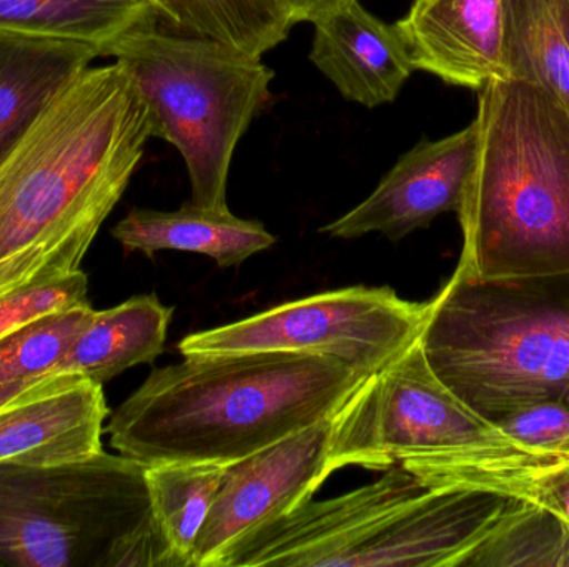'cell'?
Here are the masks:
<instances>
[{
	"label": "cell",
	"instance_id": "d4e9b609",
	"mask_svg": "<svg viewBox=\"0 0 569 567\" xmlns=\"http://www.w3.org/2000/svg\"><path fill=\"white\" fill-rule=\"evenodd\" d=\"M89 302V279L82 270L0 296V338L49 313Z\"/></svg>",
	"mask_w": 569,
	"mask_h": 567
},
{
	"label": "cell",
	"instance_id": "7a4b0ae2",
	"mask_svg": "<svg viewBox=\"0 0 569 567\" xmlns=\"http://www.w3.org/2000/svg\"><path fill=\"white\" fill-rule=\"evenodd\" d=\"M367 376L330 356L227 353L157 368L103 433L143 466L232 465L333 418Z\"/></svg>",
	"mask_w": 569,
	"mask_h": 567
},
{
	"label": "cell",
	"instance_id": "5bb4252c",
	"mask_svg": "<svg viewBox=\"0 0 569 567\" xmlns=\"http://www.w3.org/2000/svg\"><path fill=\"white\" fill-rule=\"evenodd\" d=\"M310 60L343 99L367 109L400 95L415 67L398 27L348 0L315 20Z\"/></svg>",
	"mask_w": 569,
	"mask_h": 567
},
{
	"label": "cell",
	"instance_id": "e0dca14e",
	"mask_svg": "<svg viewBox=\"0 0 569 567\" xmlns=\"http://www.w3.org/2000/svg\"><path fill=\"white\" fill-rule=\"evenodd\" d=\"M173 306L157 295H139L96 312L60 362L59 373H76L103 385L137 365H152L166 350Z\"/></svg>",
	"mask_w": 569,
	"mask_h": 567
},
{
	"label": "cell",
	"instance_id": "ba28073f",
	"mask_svg": "<svg viewBox=\"0 0 569 567\" xmlns=\"http://www.w3.org/2000/svg\"><path fill=\"white\" fill-rule=\"evenodd\" d=\"M515 446L440 382L417 340L368 375L331 418L328 472L387 469L413 456L475 458Z\"/></svg>",
	"mask_w": 569,
	"mask_h": 567
},
{
	"label": "cell",
	"instance_id": "9c48e42d",
	"mask_svg": "<svg viewBox=\"0 0 569 567\" xmlns=\"http://www.w3.org/2000/svg\"><path fill=\"white\" fill-rule=\"evenodd\" d=\"M428 303L400 298L390 286H350L273 306L179 343L182 356L295 353L330 356L368 376L418 338Z\"/></svg>",
	"mask_w": 569,
	"mask_h": 567
},
{
	"label": "cell",
	"instance_id": "2e32d148",
	"mask_svg": "<svg viewBox=\"0 0 569 567\" xmlns=\"http://www.w3.org/2000/svg\"><path fill=\"white\" fill-rule=\"evenodd\" d=\"M97 57L86 43L0 32V159Z\"/></svg>",
	"mask_w": 569,
	"mask_h": 567
},
{
	"label": "cell",
	"instance_id": "5b68a950",
	"mask_svg": "<svg viewBox=\"0 0 569 567\" xmlns=\"http://www.w3.org/2000/svg\"><path fill=\"white\" fill-rule=\"evenodd\" d=\"M511 496L431 489L395 463L370 485L313 498L237 543L217 567H460Z\"/></svg>",
	"mask_w": 569,
	"mask_h": 567
},
{
	"label": "cell",
	"instance_id": "9a60e30c",
	"mask_svg": "<svg viewBox=\"0 0 569 567\" xmlns=\"http://www.w3.org/2000/svg\"><path fill=\"white\" fill-rule=\"evenodd\" d=\"M112 236L129 252L152 259L157 252L199 253L222 269L237 266L256 253L266 252L276 236L256 220H243L229 210L193 205L176 212L133 209L112 229Z\"/></svg>",
	"mask_w": 569,
	"mask_h": 567
},
{
	"label": "cell",
	"instance_id": "52a82bcc",
	"mask_svg": "<svg viewBox=\"0 0 569 567\" xmlns=\"http://www.w3.org/2000/svg\"><path fill=\"white\" fill-rule=\"evenodd\" d=\"M107 57L126 69L146 102L152 135L172 143L189 172L193 205L229 210L227 183L240 139L272 100L276 72L229 43L137 27Z\"/></svg>",
	"mask_w": 569,
	"mask_h": 567
},
{
	"label": "cell",
	"instance_id": "4fadbf2b",
	"mask_svg": "<svg viewBox=\"0 0 569 567\" xmlns=\"http://www.w3.org/2000/svg\"><path fill=\"white\" fill-rule=\"evenodd\" d=\"M503 0H415L400 30L415 70L481 90L505 79Z\"/></svg>",
	"mask_w": 569,
	"mask_h": 567
},
{
	"label": "cell",
	"instance_id": "8fae6325",
	"mask_svg": "<svg viewBox=\"0 0 569 567\" xmlns=\"http://www.w3.org/2000/svg\"><path fill=\"white\" fill-rule=\"evenodd\" d=\"M477 150L475 120L445 139L421 140L398 159L360 205L321 232L343 240L381 233L397 242L430 225L441 213L460 212Z\"/></svg>",
	"mask_w": 569,
	"mask_h": 567
},
{
	"label": "cell",
	"instance_id": "484cf974",
	"mask_svg": "<svg viewBox=\"0 0 569 567\" xmlns=\"http://www.w3.org/2000/svg\"><path fill=\"white\" fill-rule=\"evenodd\" d=\"M493 426L515 445L538 458L569 456V409L557 403L517 409L498 419Z\"/></svg>",
	"mask_w": 569,
	"mask_h": 567
},
{
	"label": "cell",
	"instance_id": "8992f818",
	"mask_svg": "<svg viewBox=\"0 0 569 567\" xmlns=\"http://www.w3.org/2000/svg\"><path fill=\"white\" fill-rule=\"evenodd\" d=\"M146 469L103 449L59 465H0V567H179Z\"/></svg>",
	"mask_w": 569,
	"mask_h": 567
},
{
	"label": "cell",
	"instance_id": "d6986e66",
	"mask_svg": "<svg viewBox=\"0 0 569 567\" xmlns=\"http://www.w3.org/2000/svg\"><path fill=\"white\" fill-rule=\"evenodd\" d=\"M505 79L533 83L569 112V0H503Z\"/></svg>",
	"mask_w": 569,
	"mask_h": 567
},
{
	"label": "cell",
	"instance_id": "cb8c5ba5",
	"mask_svg": "<svg viewBox=\"0 0 569 567\" xmlns=\"http://www.w3.org/2000/svg\"><path fill=\"white\" fill-rule=\"evenodd\" d=\"M450 488L485 489L547 506L569 525V458H517L461 476Z\"/></svg>",
	"mask_w": 569,
	"mask_h": 567
},
{
	"label": "cell",
	"instance_id": "603a6c76",
	"mask_svg": "<svg viewBox=\"0 0 569 567\" xmlns=\"http://www.w3.org/2000/svg\"><path fill=\"white\" fill-rule=\"evenodd\" d=\"M90 303L49 313L0 338V385L59 373L73 340L89 323Z\"/></svg>",
	"mask_w": 569,
	"mask_h": 567
},
{
	"label": "cell",
	"instance_id": "83f0119b",
	"mask_svg": "<svg viewBox=\"0 0 569 567\" xmlns=\"http://www.w3.org/2000/svg\"><path fill=\"white\" fill-rule=\"evenodd\" d=\"M53 375H56V373H53ZM43 378H46V376H42V378L23 379V382L3 383V385H0V409L9 405V403H12L13 399L22 396L23 393L29 392L32 386L42 382Z\"/></svg>",
	"mask_w": 569,
	"mask_h": 567
},
{
	"label": "cell",
	"instance_id": "ffe728a7",
	"mask_svg": "<svg viewBox=\"0 0 569 567\" xmlns=\"http://www.w3.org/2000/svg\"><path fill=\"white\" fill-rule=\"evenodd\" d=\"M159 26L229 43L262 57L288 39L293 22L277 0H150Z\"/></svg>",
	"mask_w": 569,
	"mask_h": 567
},
{
	"label": "cell",
	"instance_id": "6da1fadb",
	"mask_svg": "<svg viewBox=\"0 0 569 567\" xmlns=\"http://www.w3.org/2000/svg\"><path fill=\"white\" fill-rule=\"evenodd\" d=\"M119 62L77 75L0 159V296L79 272L152 139Z\"/></svg>",
	"mask_w": 569,
	"mask_h": 567
},
{
	"label": "cell",
	"instance_id": "3957f363",
	"mask_svg": "<svg viewBox=\"0 0 569 567\" xmlns=\"http://www.w3.org/2000/svg\"><path fill=\"white\" fill-rule=\"evenodd\" d=\"M478 150L457 213L461 265L480 276L569 272V112L541 87L480 90Z\"/></svg>",
	"mask_w": 569,
	"mask_h": 567
},
{
	"label": "cell",
	"instance_id": "30bf717a",
	"mask_svg": "<svg viewBox=\"0 0 569 567\" xmlns=\"http://www.w3.org/2000/svg\"><path fill=\"white\" fill-rule=\"evenodd\" d=\"M331 418L226 466L193 548L192 567H217L246 536L313 498L330 478Z\"/></svg>",
	"mask_w": 569,
	"mask_h": 567
},
{
	"label": "cell",
	"instance_id": "7402d4cb",
	"mask_svg": "<svg viewBox=\"0 0 569 567\" xmlns=\"http://www.w3.org/2000/svg\"><path fill=\"white\" fill-rule=\"evenodd\" d=\"M223 473L226 466L213 463L147 466L153 515L179 567H192L193 548L216 502Z\"/></svg>",
	"mask_w": 569,
	"mask_h": 567
},
{
	"label": "cell",
	"instance_id": "4316f807",
	"mask_svg": "<svg viewBox=\"0 0 569 567\" xmlns=\"http://www.w3.org/2000/svg\"><path fill=\"white\" fill-rule=\"evenodd\" d=\"M277 2L295 26L298 22L313 23L323 13L330 12L331 9L348 0H277Z\"/></svg>",
	"mask_w": 569,
	"mask_h": 567
},
{
	"label": "cell",
	"instance_id": "f1b7e54d",
	"mask_svg": "<svg viewBox=\"0 0 569 567\" xmlns=\"http://www.w3.org/2000/svg\"><path fill=\"white\" fill-rule=\"evenodd\" d=\"M568 458H569V456H568Z\"/></svg>",
	"mask_w": 569,
	"mask_h": 567
},
{
	"label": "cell",
	"instance_id": "ac0fdd59",
	"mask_svg": "<svg viewBox=\"0 0 569 567\" xmlns=\"http://www.w3.org/2000/svg\"><path fill=\"white\" fill-rule=\"evenodd\" d=\"M156 22L150 0H0V32L86 43L100 57L130 30Z\"/></svg>",
	"mask_w": 569,
	"mask_h": 567
},
{
	"label": "cell",
	"instance_id": "7c38bea8",
	"mask_svg": "<svg viewBox=\"0 0 569 567\" xmlns=\"http://www.w3.org/2000/svg\"><path fill=\"white\" fill-rule=\"evenodd\" d=\"M103 385L56 373L0 409V465H59L102 452Z\"/></svg>",
	"mask_w": 569,
	"mask_h": 567
},
{
	"label": "cell",
	"instance_id": "44dd1931",
	"mask_svg": "<svg viewBox=\"0 0 569 567\" xmlns=\"http://www.w3.org/2000/svg\"><path fill=\"white\" fill-rule=\"evenodd\" d=\"M460 567H569V525L547 506L511 498Z\"/></svg>",
	"mask_w": 569,
	"mask_h": 567
},
{
	"label": "cell",
	"instance_id": "277c9868",
	"mask_svg": "<svg viewBox=\"0 0 569 567\" xmlns=\"http://www.w3.org/2000/svg\"><path fill=\"white\" fill-rule=\"evenodd\" d=\"M418 342L440 382L490 425L540 403L569 409V272L488 279L458 263Z\"/></svg>",
	"mask_w": 569,
	"mask_h": 567
}]
</instances>
